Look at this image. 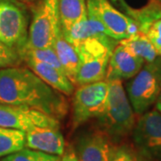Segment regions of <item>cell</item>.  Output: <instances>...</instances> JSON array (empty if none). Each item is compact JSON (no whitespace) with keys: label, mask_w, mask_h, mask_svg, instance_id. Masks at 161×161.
Masks as SVG:
<instances>
[{"label":"cell","mask_w":161,"mask_h":161,"mask_svg":"<svg viewBox=\"0 0 161 161\" xmlns=\"http://www.w3.org/2000/svg\"><path fill=\"white\" fill-rule=\"evenodd\" d=\"M0 103L37 109L57 118L64 117L68 104L30 68L12 66L0 70Z\"/></svg>","instance_id":"obj_1"},{"label":"cell","mask_w":161,"mask_h":161,"mask_svg":"<svg viewBox=\"0 0 161 161\" xmlns=\"http://www.w3.org/2000/svg\"><path fill=\"white\" fill-rule=\"evenodd\" d=\"M108 95L105 109L98 116L101 131L117 143L128 136L135 125L134 111L125 92L122 80H107Z\"/></svg>","instance_id":"obj_2"},{"label":"cell","mask_w":161,"mask_h":161,"mask_svg":"<svg viewBox=\"0 0 161 161\" xmlns=\"http://www.w3.org/2000/svg\"><path fill=\"white\" fill-rule=\"evenodd\" d=\"M128 98L136 115L147 112L161 93V57L145 63L126 86Z\"/></svg>","instance_id":"obj_3"},{"label":"cell","mask_w":161,"mask_h":161,"mask_svg":"<svg viewBox=\"0 0 161 161\" xmlns=\"http://www.w3.org/2000/svg\"><path fill=\"white\" fill-rule=\"evenodd\" d=\"M60 30L58 0H40L33 10L26 46L52 47Z\"/></svg>","instance_id":"obj_4"},{"label":"cell","mask_w":161,"mask_h":161,"mask_svg":"<svg viewBox=\"0 0 161 161\" xmlns=\"http://www.w3.org/2000/svg\"><path fill=\"white\" fill-rule=\"evenodd\" d=\"M108 95V82L105 80L79 86L73 99V130L92 118H98L105 109Z\"/></svg>","instance_id":"obj_5"},{"label":"cell","mask_w":161,"mask_h":161,"mask_svg":"<svg viewBox=\"0 0 161 161\" xmlns=\"http://www.w3.org/2000/svg\"><path fill=\"white\" fill-rule=\"evenodd\" d=\"M28 15L15 0H0V41L18 53L28 40Z\"/></svg>","instance_id":"obj_6"},{"label":"cell","mask_w":161,"mask_h":161,"mask_svg":"<svg viewBox=\"0 0 161 161\" xmlns=\"http://www.w3.org/2000/svg\"><path fill=\"white\" fill-rule=\"evenodd\" d=\"M86 5L87 14L97 18L111 38L120 41L139 32L136 22L115 9L108 0H86Z\"/></svg>","instance_id":"obj_7"},{"label":"cell","mask_w":161,"mask_h":161,"mask_svg":"<svg viewBox=\"0 0 161 161\" xmlns=\"http://www.w3.org/2000/svg\"><path fill=\"white\" fill-rule=\"evenodd\" d=\"M141 115L132 130L134 144L142 155L161 161V113L154 109Z\"/></svg>","instance_id":"obj_8"},{"label":"cell","mask_w":161,"mask_h":161,"mask_svg":"<svg viewBox=\"0 0 161 161\" xmlns=\"http://www.w3.org/2000/svg\"><path fill=\"white\" fill-rule=\"evenodd\" d=\"M0 126L28 132L36 127L59 129V120L37 109L0 103Z\"/></svg>","instance_id":"obj_9"},{"label":"cell","mask_w":161,"mask_h":161,"mask_svg":"<svg viewBox=\"0 0 161 161\" xmlns=\"http://www.w3.org/2000/svg\"><path fill=\"white\" fill-rule=\"evenodd\" d=\"M102 131L81 135L76 144L75 153L80 161H110L115 147Z\"/></svg>","instance_id":"obj_10"},{"label":"cell","mask_w":161,"mask_h":161,"mask_svg":"<svg viewBox=\"0 0 161 161\" xmlns=\"http://www.w3.org/2000/svg\"><path fill=\"white\" fill-rule=\"evenodd\" d=\"M145 64L142 58L129 51L118 42L110 57L105 80L132 79Z\"/></svg>","instance_id":"obj_11"},{"label":"cell","mask_w":161,"mask_h":161,"mask_svg":"<svg viewBox=\"0 0 161 161\" xmlns=\"http://www.w3.org/2000/svg\"><path fill=\"white\" fill-rule=\"evenodd\" d=\"M25 146L31 150L48 154L62 156L65 150V142L59 129L36 127L26 132Z\"/></svg>","instance_id":"obj_12"},{"label":"cell","mask_w":161,"mask_h":161,"mask_svg":"<svg viewBox=\"0 0 161 161\" xmlns=\"http://www.w3.org/2000/svg\"><path fill=\"white\" fill-rule=\"evenodd\" d=\"M24 62L26 63L28 68L53 89L66 96H70L75 92V84L69 80L64 72L48 64L39 62L32 59H26Z\"/></svg>","instance_id":"obj_13"},{"label":"cell","mask_w":161,"mask_h":161,"mask_svg":"<svg viewBox=\"0 0 161 161\" xmlns=\"http://www.w3.org/2000/svg\"><path fill=\"white\" fill-rule=\"evenodd\" d=\"M62 32L64 38L75 47L89 38L107 34L103 24L89 14H87L86 18L73 23L66 29L62 30Z\"/></svg>","instance_id":"obj_14"},{"label":"cell","mask_w":161,"mask_h":161,"mask_svg":"<svg viewBox=\"0 0 161 161\" xmlns=\"http://www.w3.org/2000/svg\"><path fill=\"white\" fill-rule=\"evenodd\" d=\"M52 47L58 56L64 74L75 85L76 75L80 66V58L75 47L64 38L62 30L58 32Z\"/></svg>","instance_id":"obj_15"},{"label":"cell","mask_w":161,"mask_h":161,"mask_svg":"<svg viewBox=\"0 0 161 161\" xmlns=\"http://www.w3.org/2000/svg\"><path fill=\"white\" fill-rule=\"evenodd\" d=\"M110 57L104 56L80 60L75 85L80 86L105 80Z\"/></svg>","instance_id":"obj_16"},{"label":"cell","mask_w":161,"mask_h":161,"mask_svg":"<svg viewBox=\"0 0 161 161\" xmlns=\"http://www.w3.org/2000/svg\"><path fill=\"white\" fill-rule=\"evenodd\" d=\"M125 12L126 15L136 22L139 31L146 34L150 25L161 18V0H150L147 6L141 9H132L128 6Z\"/></svg>","instance_id":"obj_17"},{"label":"cell","mask_w":161,"mask_h":161,"mask_svg":"<svg viewBox=\"0 0 161 161\" xmlns=\"http://www.w3.org/2000/svg\"><path fill=\"white\" fill-rule=\"evenodd\" d=\"M119 43L125 47L133 55L142 58L145 63L152 62L159 57L150 39L142 32L139 31L136 34L120 40Z\"/></svg>","instance_id":"obj_18"},{"label":"cell","mask_w":161,"mask_h":161,"mask_svg":"<svg viewBox=\"0 0 161 161\" xmlns=\"http://www.w3.org/2000/svg\"><path fill=\"white\" fill-rule=\"evenodd\" d=\"M61 29L87 17L86 0H58Z\"/></svg>","instance_id":"obj_19"},{"label":"cell","mask_w":161,"mask_h":161,"mask_svg":"<svg viewBox=\"0 0 161 161\" xmlns=\"http://www.w3.org/2000/svg\"><path fill=\"white\" fill-rule=\"evenodd\" d=\"M26 143V132L0 126V158L23 150Z\"/></svg>","instance_id":"obj_20"},{"label":"cell","mask_w":161,"mask_h":161,"mask_svg":"<svg viewBox=\"0 0 161 161\" xmlns=\"http://www.w3.org/2000/svg\"><path fill=\"white\" fill-rule=\"evenodd\" d=\"M22 60H26V59H32L39 62L46 63L50 64L52 66L58 68V69L63 71L62 65L58 60V56L53 47H31L25 45L21 52L19 53Z\"/></svg>","instance_id":"obj_21"},{"label":"cell","mask_w":161,"mask_h":161,"mask_svg":"<svg viewBox=\"0 0 161 161\" xmlns=\"http://www.w3.org/2000/svg\"><path fill=\"white\" fill-rule=\"evenodd\" d=\"M1 161H60V156L23 148L17 152L2 158Z\"/></svg>","instance_id":"obj_22"},{"label":"cell","mask_w":161,"mask_h":161,"mask_svg":"<svg viewBox=\"0 0 161 161\" xmlns=\"http://www.w3.org/2000/svg\"><path fill=\"white\" fill-rule=\"evenodd\" d=\"M22 58L15 49L0 41V68L18 66Z\"/></svg>","instance_id":"obj_23"},{"label":"cell","mask_w":161,"mask_h":161,"mask_svg":"<svg viewBox=\"0 0 161 161\" xmlns=\"http://www.w3.org/2000/svg\"><path fill=\"white\" fill-rule=\"evenodd\" d=\"M146 35L153 44L158 55L161 57V18L150 25Z\"/></svg>","instance_id":"obj_24"},{"label":"cell","mask_w":161,"mask_h":161,"mask_svg":"<svg viewBox=\"0 0 161 161\" xmlns=\"http://www.w3.org/2000/svg\"><path fill=\"white\" fill-rule=\"evenodd\" d=\"M136 158L125 146L115 147L110 161H136Z\"/></svg>","instance_id":"obj_25"},{"label":"cell","mask_w":161,"mask_h":161,"mask_svg":"<svg viewBox=\"0 0 161 161\" xmlns=\"http://www.w3.org/2000/svg\"><path fill=\"white\" fill-rule=\"evenodd\" d=\"M60 161H80L76 155L75 151L72 149L64 150L62 158H60Z\"/></svg>","instance_id":"obj_26"},{"label":"cell","mask_w":161,"mask_h":161,"mask_svg":"<svg viewBox=\"0 0 161 161\" xmlns=\"http://www.w3.org/2000/svg\"><path fill=\"white\" fill-rule=\"evenodd\" d=\"M113 1H114L115 3H116V4H119V5H120V6L125 9V11L126 10L127 7L129 6L128 5H127L126 3L125 2V0H113Z\"/></svg>","instance_id":"obj_27"},{"label":"cell","mask_w":161,"mask_h":161,"mask_svg":"<svg viewBox=\"0 0 161 161\" xmlns=\"http://www.w3.org/2000/svg\"><path fill=\"white\" fill-rule=\"evenodd\" d=\"M156 109H158L161 113V93L156 101Z\"/></svg>","instance_id":"obj_28"},{"label":"cell","mask_w":161,"mask_h":161,"mask_svg":"<svg viewBox=\"0 0 161 161\" xmlns=\"http://www.w3.org/2000/svg\"><path fill=\"white\" fill-rule=\"evenodd\" d=\"M136 161H143V160H142L141 158H139L138 157H137V158H136Z\"/></svg>","instance_id":"obj_29"}]
</instances>
